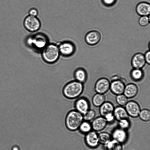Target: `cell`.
Returning <instances> with one entry per match:
<instances>
[{"label": "cell", "mask_w": 150, "mask_h": 150, "mask_svg": "<svg viewBox=\"0 0 150 150\" xmlns=\"http://www.w3.org/2000/svg\"><path fill=\"white\" fill-rule=\"evenodd\" d=\"M146 63L144 55L141 53H137L132 57L131 64L133 68L142 69Z\"/></svg>", "instance_id": "4fadbf2b"}, {"label": "cell", "mask_w": 150, "mask_h": 150, "mask_svg": "<svg viewBox=\"0 0 150 150\" xmlns=\"http://www.w3.org/2000/svg\"><path fill=\"white\" fill-rule=\"evenodd\" d=\"M91 123L90 122L83 120L80 124L78 129L81 133L86 134L91 131Z\"/></svg>", "instance_id": "d4e9b609"}, {"label": "cell", "mask_w": 150, "mask_h": 150, "mask_svg": "<svg viewBox=\"0 0 150 150\" xmlns=\"http://www.w3.org/2000/svg\"><path fill=\"white\" fill-rule=\"evenodd\" d=\"M138 117L142 121L145 122L149 121L150 120V111L147 109L141 110Z\"/></svg>", "instance_id": "484cf974"}, {"label": "cell", "mask_w": 150, "mask_h": 150, "mask_svg": "<svg viewBox=\"0 0 150 150\" xmlns=\"http://www.w3.org/2000/svg\"><path fill=\"white\" fill-rule=\"evenodd\" d=\"M118 125L119 127L127 130L130 126V122L129 118L121 119L118 121Z\"/></svg>", "instance_id": "f1b7e54d"}, {"label": "cell", "mask_w": 150, "mask_h": 150, "mask_svg": "<svg viewBox=\"0 0 150 150\" xmlns=\"http://www.w3.org/2000/svg\"><path fill=\"white\" fill-rule=\"evenodd\" d=\"M60 54L58 47L56 45L51 44L47 45L43 49L42 57L45 62L52 64L58 60Z\"/></svg>", "instance_id": "3957f363"}, {"label": "cell", "mask_w": 150, "mask_h": 150, "mask_svg": "<svg viewBox=\"0 0 150 150\" xmlns=\"http://www.w3.org/2000/svg\"><path fill=\"white\" fill-rule=\"evenodd\" d=\"M91 123L92 129L96 132H99L106 127L108 122L103 117L100 116L94 118Z\"/></svg>", "instance_id": "5bb4252c"}, {"label": "cell", "mask_w": 150, "mask_h": 150, "mask_svg": "<svg viewBox=\"0 0 150 150\" xmlns=\"http://www.w3.org/2000/svg\"><path fill=\"white\" fill-rule=\"evenodd\" d=\"M101 35L98 31L92 30L88 32L85 36L86 43L90 46H94L98 44L100 41Z\"/></svg>", "instance_id": "30bf717a"}, {"label": "cell", "mask_w": 150, "mask_h": 150, "mask_svg": "<svg viewBox=\"0 0 150 150\" xmlns=\"http://www.w3.org/2000/svg\"><path fill=\"white\" fill-rule=\"evenodd\" d=\"M84 141L86 145L91 149L97 148L100 144L98 134L94 131H91L85 134Z\"/></svg>", "instance_id": "ba28073f"}, {"label": "cell", "mask_w": 150, "mask_h": 150, "mask_svg": "<svg viewBox=\"0 0 150 150\" xmlns=\"http://www.w3.org/2000/svg\"><path fill=\"white\" fill-rule=\"evenodd\" d=\"M100 144L106 145L112 139L111 135L106 132H102L98 134Z\"/></svg>", "instance_id": "cb8c5ba5"}, {"label": "cell", "mask_w": 150, "mask_h": 150, "mask_svg": "<svg viewBox=\"0 0 150 150\" xmlns=\"http://www.w3.org/2000/svg\"><path fill=\"white\" fill-rule=\"evenodd\" d=\"M115 107L113 104L109 101H105L99 107L100 116L104 117L106 115L113 113Z\"/></svg>", "instance_id": "ac0fdd59"}, {"label": "cell", "mask_w": 150, "mask_h": 150, "mask_svg": "<svg viewBox=\"0 0 150 150\" xmlns=\"http://www.w3.org/2000/svg\"><path fill=\"white\" fill-rule=\"evenodd\" d=\"M110 82L109 80L106 78H100L95 84V91L97 93L104 94L110 89Z\"/></svg>", "instance_id": "52a82bcc"}, {"label": "cell", "mask_w": 150, "mask_h": 150, "mask_svg": "<svg viewBox=\"0 0 150 150\" xmlns=\"http://www.w3.org/2000/svg\"><path fill=\"white\" fill-rule=\"evenodd\" d=\"M74 75L75 80L83 83L86 81L87 79L86 72L82 68L76 69L74 72Z\"/></svg>", "instance_id": "ffe728a7"}, {"label": "cell", "mask_w": 150, "mask_h": 150, "mask_svg": "<svg viewBox=\"0 0 150 150\" xmlns=\"http://www.w3.org/2000/svg\"><path fill=\"white\" fill-rule=\"evenodd\" d=\"M136 9L137 13L139 15L147 16L150 13V5L146 2H141L137 4Z\"/></svg>", "instance_id": "e0dca14e"}, {"label": "cell", "mask_w": 150, "mask_h": 150, "mask_svg": "<svg viewBox=\"0 0 150 150\" xmlns=\"http://www.w3.org/2000/svg\"><path fill=\"white\" fill-rule=\"evenodd\" d=\"M125 108L129 116L134 118L138 117L141 109L139 104L136 101H128Z\"/></svg>", "instance_id": "9c48e42d"}, {"label": "cell", "mask_w": 150, "mask_h": 150, "mask_svg": "<svg viewBox=\"0 0 150 150\" xmlns=\"http://www.w3.org/2000/svg\"><path fill=\"white\" fill-rule=\"evenodd\" d=\"M105 96L104 94L96 93L92 98V103L95 107H99L105 101Z\"/></svg>", "instance_id": "44dd1931"}, {"label": "cell", "mask_w": 150, "mask_h": 150, "mask_svg": "<svg viewBox=\"0 0 150 150\" xmlns=\"http://www.w3.org/2000/svg\"><path fill=\"white\" fill-rule=\"evenodd\" d=\"M58 47L60 53L65 56H68L72 54L75 50L74 45L69 42H63Z\"/></svg>", "instance_id": "9a60e30c"}, {"label": "cell", "mask_w": 150, "mask_h": 150, "mask_svg": "<svg viewBox=\"0 0 150 150\" xmlns=\"http://www.w3.org/2000/svg\"><path fill=\"white\" fill-rule=\"evenodd\" d=\"M139 89L137 86L133 83H129L125 85L123 94L128 99L133 98L138 94Z\"/></svg>", "instance_id": "2e32d148"}, {"label": "cell", "mask_w": 150, "mask_h": 150, "mask_svg": "<svg viewBox=\"0 0 150 150\" xmlns=\"http://www.w3.org/2000/svg\"><path fill=\"white\" fill-rule=\"evenodd\" d=\"M104 117L106 119L108 123L112 122L115 120L113 113L109 114Z\"/></svg>", "instance_id": "1f68e13d"}, {"label": "cell", "mask_w": 150, "mask_h": 150, "mask_svg": "<svg viewBox=\"0 0 150 150\" xmlns=\"http://www.w3.org/2000/svg\"><path fill=\"white\" fill-rule=\"evenodd\" d=\"M106 150H122V144L114 139H112L106 145Z\"/></svg>", "instance_id": "603a6c76"}, {"label": "cell", "mask_w": 150, "mask_h": 150, "mask_svg": "<svg viewBox=\"0 0 150 150\" xmlns=\"http://www.w3.org/2000/svg\"><path fill=\"white\" fill-rule=\"evenodd\" d=\"M146 63L148 65L150 64V52L149 50L147 51L144 55Z\"/></svg>", "instance_id": "d6a6232c"}, {"label": "cell", "mask_w": 150, "mask_h": 150, "mask_svg": "<svg viewBox=\"0 0 150 150\" xmlns=\"http://www.w3.org/2000/svg\"><path fill=\"white\" fill-rule=\"evenodd\" d=\"M113 114L115 120L117 121L123 119L129 118L125 108L122 106L119 105L115 107Z\"/></svg>", "instance_id": "d6986e66"}, {"label": "cell", "mask_w": 150, "mask_h": 150, "mask_svg": "<svg viewBox=\"0 0 150 150\" xmlns=\"http://www.w3.org/2000/svg\"><path fill=\"white\" fill-rule=\"evenodd\" d=\"M139 22L141 26H146L149 23V18L147 16H142L139 19Z\"/></svg>", "instance_id": "f546056e"}, {"label": "cell", "mask_w": 150, "mask_h": 150, "mask_svg": "<svg viewBox=\"0 0 150 150\" xmlns=\"http://www.w3.org/2000/svg\"><path fill=\"white\" fill-rule=\"evenodd\" d=\"M83 120V115L76 110H73L69 112L66 116L65 125L69 131H75L78 129Z\"/></svg>", "instance_id": "7a4b0ae2"}, {"label": "cell", "mask_w": 150, "mask_h": 150, "mask_svg": "<svg viewBox=\"0 0 150 150\" xmlns=\"http://www.w3.org/2000/svg\"><path fill=\"white\" fill-rule=\"evenodd\" d=\"M90 103L88 100L85 98H79L75 102V110L83 115L90 109Z\"/></svg>", "instance_id": "8fae6325"}, {"label": "cell", "mask_w": 150, "mask_h": 150, "mask_svg": "<svg viewBox=\"0 0 150 150\" xmlns=\"http://www.w3.org/2000/svg\"><path fill=\"white\" fill-rule=\"evenodd\" d=\"M83 90V83L74 80L67 83L63 90L64 96L67 98L73 99L79 97Z\"/></svg>", "instance_id": "6da1fadb"}, {"label": "cell", "mask_w": 150, "mask_h": 150, "mask_svg": "<svg viewBox=\"0 0 150 150\" xmlns=\"http://www.w3.org/2000/svg\"><path fill=\"white\" fill-rule=\"evenodd\" d=\"M28 44L37 49H42L47 45V39L46 36L41 34H37L30 38L28 40Z\"/></svg>", "instance_id": "5b68a950"}, {"label": "cell", "mask_w": 150, "mask_h": 150, "mask_svg": "<svg viewBox=\"0 0 150 150\" xmlns=\"http://www.w3.org/2000/svg\"><path fill=\"white\" fill-rule=\"evenodd\" d=\"M29 14L30 15L36 16L38 14V11L35 8H32L29 10Z\"/></svg>", "instance_id": "836d02e7"}, {"label": "cell", "mask_w": 150, "mask_h": 150, "mask_svg": "<svg viewBox=\"0 0 150 150\" xmlns=\"http://www.w3.org/2000/svg\"><path fill=\"white\" fill-rule=\"evenodd\" d=\"M130 75L133 80L138 81L143 78L144 73L142 69L133 68L130 72Z\"/></svg>", "instance_id": "7402d4cb"}, {"label": "cell", "mask_w": 150, "mask_h": 150, "mask_svg": "<svg viewBox=\"0 0 150 150\" xmlns=\"http://www.w3.org/2000/svg\"><path fill=\"white\" fill-rule=\"evenodd\" d=\"M11 150H20V148L18 146L15 145L12 146Z\"/></svg>", "instance_id": "e575fe53"}, {"label": "cell", "mask_w": 150, "mask_h": 150, "mask_svg": "<svg viewBox=\"0 0 150 150\" xmlns=\"http://www.w3.org/2000/svg\"><path fill=\"white\" fill-rule=\"evenodd\" d=\"M115 99L119 105L122 106H125L128 101V98L123 94L116 95Z\"/></svg>", "instance_id": "4316f807"}, {"label": "cell", "mask_w": 150, "mask_h": 150, "mask_svg": "<svg viewBox=\"0 0 150 150\" xmlns=\"http://www.w3.org/2000/svg\"><path fill=\"white\" fill-rule=\"evenodd\" d=\"M24 25L25 29L30 32H35L40 28L41 23L36 16L29 15L25 19Z\"/></svg>", "instance_id": "8992f818"}, {"label": "cell", "mask_w": 150, "mask_h": 150, "mask_svg": "<svg viewBox=\"0 0 150 150\" xmlns=\"http://www.w3.org/2000/svg\"><path fill=\"white\" fill-rule=\"evenodd\" d=\"M111 79L110 87L111 92L116 95L123 94L125 85L124 80L117 76H113Z\"/></svg>", "instance_id": "277c9868"}, {"label": "cell", "mask_w": 150, "mask_h": 150, "mask_svg": "<svg viewBox=\"0 0 150 150\" xmlns=\"http://www.w3.org/2000/svg\"><path fill=\"white\" fill-rule=\"evenodd\" d=\"M117 0H101L102 2L105 6L110 7L113 5Z\"/></svg>", "instance_id": "4dcf8cb0"}, {"label": "cell", "mask_w": 150, "mask_h": 150, "mask_svg": "<svg viewBox=\"0 0 150 150\" xmlns=\"http://www.w3.org/2000/svg\"><path fill=\"white\" fill-rule=\"evenodd\" d=\"M111 135L112 139L115 140L122 144L126 142L128 138V134L127 130L119 127L114 129Z\"/></svg>", "instance_id": "7c38bea8"}, {"label": "cell", "mask_w": 150, "mask_h": 150, "mask_svg": "<svg viewBox=\"0 0 150 150\" xmlns=\"http://www.w3.org/2000/svg\"><path fill=\"white\" fill-rule=\"evenodd\" d=\"M96 115L95 111L93 109H89L85 114L83 115V120L90 122L92 120Z\"/></svg>", "instance_id": "83f0119b"}]
</instances>
